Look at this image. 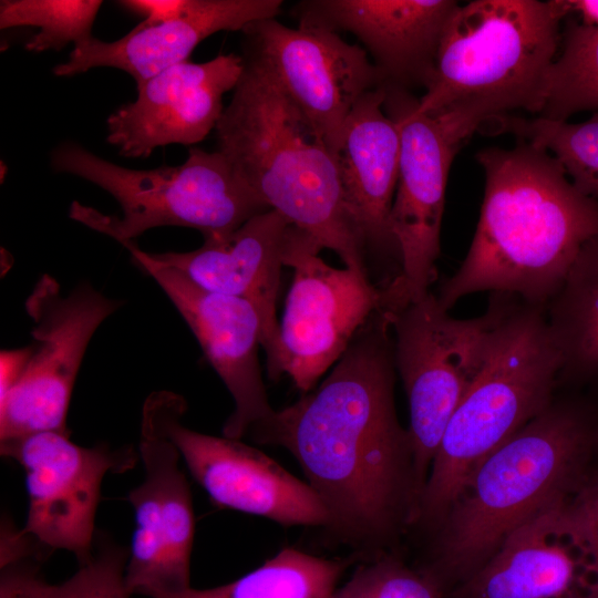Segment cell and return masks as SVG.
<instances>
[{"instance_id": "cell-1", "label": "cell", "mask_w": 598, "mask_h": 598, "mask_svg": "<svg viewBox=\"0 0 598 598\" xmlns=\"http://www.w3.org/2000/svg\"><path fill=\"white\" fill-rule=\"evenodd\" d=\"M386 319L374 312L316 389L249 434L293 455L328 511L326 528L361 553L415 523L422 493L411 437L395 412Z\"/></svg>"}, {"instance_id": "cell-2", "label": "cell", "mask_w": 598, "mask_h": 598, "mask_svg": "<svg viewBox=\"0 0 598 598\" xmlns=\"http://www.w3.org/2000/svg\"><path fill=\"white\" fill-rule=\"evenodd\" d=\"M484 198L470 249L437 295L450 310L492 291L547 307L581 247L598 235V200L578 190L561 164L528 142L476 154Z\"/></svg>"}, {"instance_id": "cell-3", "label": "cell", "mask_w": 598, "mask_h": 598, "mask_svg": "<svg viewBox=\"0 0 598 598\" xmlns=\"http://www.w3.org/2000/svg\"><path fill=\"white\" fill-rule=\"evenodd\" d=\"M598 422L585 406L551 402L470 474L441 522L422 573L443 592L478 571L505 538L573 499L592 468Z\"/></svg>"}, {"instance_id": "cell-4", "label": "cell", "mask_w": 598, "mask_h": 598, "mask_svg": "<svg viewBox=\"0 0 598 598\" xmlns=\"http://www.w3.org/2000/svg\"><path fill=\"white\" fill-rule=\"evenodd\" d=\"M243 60L215 127L216 151L270 209L368 276L367 248L346 206L336 157L274 79Z\"/></svg>"}, {"instance_id": "cell-5", "label": "cell", "mask_w": 598, "mask_h": 598, "mask_svg": "<svg viewBox=\"0 0 598 598\" xmlns=\"http://www.w3.org/2000/svg\"><path fill=\"white\" fill-rule=\"evenodd\" d=\"M564 18L557 0L458 4L443 30L419 111L452 112L477 128L515 110L540 114Z\"/></svg>"}, {"instance_id": "cell-6", "label": "cell", "mask_w": 598, "mask_h": 598, "mask_svg": "<svg viewBox=\"0 0 598 598\" xmlns=\"http://www.w3.org/2000/svg\"><path fill=\"white\" fill-rule=\"evenodd\" d=\"M560 369L546 308L511 295L487 360L444 432L416 522L441 524L474 468L551 404Z\"/></svg>"}, {"instance_id": "cell-7", "label": "cell", "mask_w": 598, "mask_h": 598, "mask_svg": "<svg viewBox=\"0 0 598 598\" xmlns=\"http://www.w3.org/2000/svg\"><path fill=\"white\" fill-rule=\"evenodd\" d=\"M59 173L81 177L107 192L121 215H105L73 202L70 218L121 245L165 226L199 230L204 238L229 234L270 208L218 151L189 147L177 166L132 169L109 162L78 143L64 142L50 157Z\"/></svg>"}, {"instance_id": "cell-8", "label": "cell", "mask_w": 598, "mask_h": 598, "mask_svg": "<svg viewBox=\"0 0 598 598\" xmlns=\"http://www.w3.org/2000/svg\"><path fill=\"white\" fill-rule=\"evenodd\" d=\"M509 295L493 292L486 312L471 319L448 315L429 291L393 313V354L410 406L409 434L423 491L444 432L489 354Z\"/></svg>"}, {"instance_id": "cell-9", "label": "cell", "mask_w": 598, "mask_h": 598, "mask_svg": "<svg viewBox=\"0 0 598 598\" xmlns=\"http://www.w3.org/2000/svg\"><path fill=\"white\" fill-rule=\"evenodd\" d=\"M383 109L401 138L399 177L389 227L402 270L382 290L381 310L395 312L424 297L436 279L441 225L452 162L477 128L462 116L425 114L409 90L384 83Z\"/></svg>"}, {"instance_id": "cell-10", "label": "cell", "mask_w": 598, "mask_h": 598, "mask_svg": "<svg viewBox=\"0 0 598 598\" xmlns=\"http://www.w3.org/2000/svg\"><path fill=\"white\" fill-rule=\"evenodd\" d=\"M122 303L89 282L63 296L53 277L39 279L25 300L33 343L18 380L0 399V441L44 431L70 434L68 410L86 348Z\"/></svg>"}, {"instance_id": "cell-11", "label": "cell", "mask_w": 598, "mask_h": 598, "mask_svg": "<svg viewBox=\"0 0 598 598\" xmlns=\"http://www.w3.org/2000/svg\"><path fill=\"white\" fill-rule=\"evenodd\" d=\"M321 249L311 236L290 226L283 266L293 269V279L280 322L279 373L305 393L382 305L381 289L367 275L328 265L319 257Z\"/></svg>"}, {"instance_id": "cell-12", "label": "cell", "mask_w": 598, "mask_h": 598, "mask_svg": "<svg viewBox=\"0 0 598 598\" xmlns=\"http://www.w3.org/2000/svg\"><path fill=\"white\" fill-rule=\"evenodd\" d=\"M243 33V56L274 79L334 156L354 104L385 83L367 51L336 32L289 28L275 18L254 22Z\"/></svg>"}, {"instance_id": "cell-13", "label": "cell", "mask_w": 598, "mask_h": 598, "mask_svg": "<svg viewBox=\"0 0 598 598\" xmlns=\"http://www.w3.org/2000/svg\"><path fill=\"white\" fill-rule=\"evenodd\" d=\"M0 451L25 472L29 507L21 533L73 553L81 565L89 561L102 482L107 473L134 465L133 450L85 447L70 434L44 431L0 441Z\"/></svg>"}, {"instance_id": "cell-14", "label": "cell", "mask_w": 598, "mask_h": 598, "mask_svg": "<svg viewBox=\"0 0 598 598\" xmlns=\"http://www.w3.org/2000/svg\"><path fill=\"white\" fill-rule=\"evenodd\" d=\"M162 427L197 483L218 506L266 517L285 526H323L329 514L308 483L240 440L186 427L184 399L161 391L148 396Z\"/></svg>"}, {"instance_id": "cell-15", "label": "cell", "mask_w": 598, "mask_h": 598, "mask_svg": "<svg viewBox=\"0 0 598 598\" xmlns=\"http://www.w3.org/2000/svg\"><path fill=\"white\" fill-rule=\"evenodd\" d=\"M138 455L144 480L127 495L136 526L125 584L131 595L162 598L190 588L194 512L181 454L147 400Z\"/></svg>"}, {"instance_id": "cell-16", "label": "cell", "mask_w": 598, "mask_h": 598, "mask_svg": "<svg viewBox=\"0 0 598 598\" xmlns=\"http://www.w3.org/2000/svg\"><path fill=\"white\" fill-rule=\"evenodd\" d=\"M453 598H598V540L575 497L509 534Z\"/></svg>"}, {"instance_id": "cell-17", "label": "cell", "mask_w": 598, "mask_h": 598, "mask_svg": "<svg viewBox=\"0 0 598 598\" xmlns=\"http://www.w3.org/2000/svg\"><path fill=\"white\" fill-rule=\"evenodd\" d=\"M123 246L177 309L233 396L235 409L223 426V435L241 440L250 434L275 412L258 360L261 323L255 307L197 286L177 269L155 261L133 241Z\"/></svg>"}, {"instance_id": "cell-18", "label": "cell", "mask_w": 598, "mask_h": 598, "mask_svg": "<svg viewBox=\"0 0 598 598\" xmlns=\"http://www.w3.org/2000/svg\"><path fill=\"white\" fill-rule=\"evenodd\" d=\"M243 56L229 53L203 62L185 61L136 84L137 95L106 120V141L120 155L150 156L169 144L192 146L215 130L223 96L234 90Z\"/></svg>"}, {"instance_id": "cell-19", "label": "cell", "mask_w": 598, "mask_h": 598, "mask_svg": "<svg viewBox=\"0 0 598 598\" xmlns=\"http://www.w3.org/2000/svg\"><path fill=\"white\" fill-rule=\"evenodd\" d=\"M290 224L269 209L248 219L234 231L204 238L190 251L151 254L177 269L197 286L250 302L260 319V344L266 353L268 377L280 378V323L277 299Z\"/></svg>"}, {"instance_id": "cell-20", "label": "cell", "mask_w": 598, "mask_h": 598, "mask_svg": "<svg viewBox=\"0 0 598 598\" xmlns=\"http://www.w3.org/2000/svg\"><path fill=\"white\" fill-rule=\"evenodd\" d=\"M454 0H305L292 14L299 27L357 37L386 84L426 87Z\"/></svg>"}, {"instance_id": "cell-21", "label": "cell", "mask_w": 598, "mask_h": 598, "mask_svg": "<svg viewBox=\"0 0 598 598\" xmlns=\"http://www.w3.org/2000/svg\"><path fill=\"white\" fill-rule=\"evenodd\" d=\"M281 0H189L177 18L154 25L137 24L124 37L106 42L94 37L78 43L66 62L56 64V76H73L95 68H115L136 84L188 61L194 49L219 31H243L272 19Z\"/></svg>"}, {"instance_id": "cell-22", "label": "cell", "mask_w": 598, "mask_h": 598, "mask_svg": "<svg viewBox=\"0 0 598 598\" xmlns=\"http://www.w3.org/2000/svg\"><path fill=\"white\" fill-rule=\"evenodd\" d=\"M384 96L383 84L358 100L334 157L346 206L367 251L388 255L395 250L399 255L389 216L399 177L401 138L383 109Z\"/></svg>"}, {"instance_id": "cell-23", "label": "cell", "mask_w": 598, "mask_h": 598, "mask_svg": "<svg viewBox=\"0 0 598 598\" xmlns=\"http://www.w3.org/2000/svg\"><path fill=\"white\" fill-rule=\"evenodd\" d=\"M546 317L561 357L559 377L598 380V235L579 250Z\"/></svg>"}, {"instance_id": "cell-24", "label": "cell", "mask_w": 598, "mask_h": 598, "mask_svg": "<svg viewBox=\"0 0 598 598\" xmlns=\"http://www.w3.org/2000/svg\"><path fill=\"white\" fill-rule=\"evenodd\" d=\"M349 563L285 548L241 578L162 598H332Z\"/></svg>"}, {"instance_id": "cell-25", "label": "cell", "mask_w": 598, "mask_h": 598, "mask_svg": "<svg viewBox=\"0 0 598 598\" xmlns=\"http://www.w3.org/2000/svg\"><path fill=\"white\" fill-rule=\"evenodd\" d=\"M548 76L540 117L567 121L582 111H598V28L569 20Z\"/></svg>"}, {"instance_id": "cell-26", "label": "cell", "mask_w": 598, "mask_h": 598, "mask_svg": "<svg viewBox=\"0 0 598 598\" xmlns=\"http://www.w3.org/2000/svg\"><path fill=\"white\" fill-rule=\"evenodd\" d=\"M495 121L502 132L513 133L549 152L575 187L598 200V111L580 123L508 115Z\"/></svg>"}, {"instance_id": "cell-27", "label": "cell", "mask_w": 598, "mask_h": 598, "mask_svg": "<svg viewBox=\"0 0 598 598\" xmlns=\"http://www.w3.org/2000/svg\"><path fill=\"white\" fill-rule=\"evenodd\" d=\"M102 6L100 0H1L0 28L32 25L39 29L25 50H62L92 38V27Z\"/></svg>"}, {"instance_id": "cell-28", "label": "cell", "mask_w": 598, "mask_h": 598, "mask_svg": "<svg viewBox=\"0 0 598 598\" xmlns=\"http://www.w3.org/2000/svg\"><path fill=\"white\" fill-rule=\"evenodd\" d=\"M437 585L392 556L359 566L332 598H442Z\"/></svg>"}, {"instance_id": "cell-29", "label": "cell", "mask_w": 598, "mask_h": 598, "mask_svg": "<svg viewBox=\"0 0 598 598\" xmlns=\"http://www.w3.org/2000/svg\"><path fill=\"white\" fill-rule=\"evenodd\" d=\"M127 559L123 548L101 547L73 576L51 585L49 598H130L125 584Z\"/></svg>"}, {"instance_id": "cell-30", "label": "cell", "mask_w": 598, "mask_h": 598, "mask_svg": "<svg viewBox=\"0 0 598 598\" xmlns=\"http://www.w3.org/2000/svg\"><path fill=\"white\" fill-rule=\"evenodd\" d=\"M23 559L0 567V598H49L51 584L39 575V567Z\"/></svg>"}, {"instance_id": "cell-31", "label": "cell", "mask_w": 598, "mask_h": 598, "mask_svg": "<svg viewBox=\"0 0 598 598\" xmlns=\"http://www.w3.org/2000/svg\"><path fill=\"white\" fill-rule=\"evenodd\" d=\"M189 0H124L117 4L127 11L143 17V27L154 25L179 17Z\"/></svg>"}, {"instance_id": "cell-32", "label": "cell", "mask_w": 598, "mask_h": 598, "mask_svg": "<svg viewBox=\"0 0 598 598\" xmlns=\"http://www.w3.org/2000/svg\"><path fill=\"white\" fill-rule=\"evenodd\" d=\"M575 501L587 516L598 540V468H591Z\"/></svg>"}, {"instance_id": "cell-33", "label": "cell", "mask_w": 598, "mask_h": 598, "mask_svg": "<svg viewBox=\"0 0 598 598\" xmlns=\"http://www.w3.org/2000/svg\"><path fill=\"white\" fill-rule=\"evenodd\" d=\"M564 16L576 14L586 25L598 28V0H558Z\"/></svg>"}, {"instance_id": "cell-34", "label": "cell", "mask_w": 598, "mask_h": 598, "mask_svg": "<svg viewBox=\"0 0 598 598\" xmlns=\"http://www.w3.org/2000/svg\"><path fill=\"white\" fill-rule=\"evenodd\" d=\"M597 451H598V430H597Z\"/></svg>"}]
</instances>
